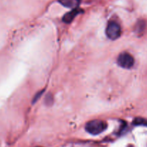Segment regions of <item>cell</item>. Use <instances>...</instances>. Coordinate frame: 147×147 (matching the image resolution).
<instances>
[{
    "label": "cell",
    "mask_w": 147,
    "mask_h": 147,
    "mask_svg": "<svg viewBox=\"0 0 147 147\" xmlns=\"http://www.w3.org/2000/svg\"><path fill=\"white\" fill-rule=\"evenodd\" d=\"M35 147H40V146H35Z\"/></svg>",
    "instance_id": "obj_6"
},
{
    "label": "cell",
    "mask_w": 147,
    "mask_h": 147,
    "mask_svg": "<svg viewBox=\"0 0 147 147\" xmlns=\"http://www.w3.org/2000/svg\"><path fill=\"white\" fill-rule=\"evenodd\" d=\"M107 128V123L102 120H93L86 124L85 129L92 135H98Z\"/></svg>",
    "instance_id": "obj_1"
},
{
    "label": "cell",
    "mask_w": 147,
    "mask_h": 147,
    "mask_svg": "<svg viewBox=\"0 0 147 147\" xmlns=\"http://www.w3.org/2000/svg\"><path fill=\"white\" fill-rule=\"evenodd\" d=\"M79 13H80L79 9H74L73 10L68 12L67 14H66V15H64V17H63V22H66V23H69V22H71V21L75 18V17L77 16Z\"/></svg>",
    "instance_id": "obj_5"
},
{
    "label": "cell",
    "mask_w": 147,
    "mask_h": 147,
    "mask_svg": "<svg viewBox=\"0 0 147 147\" xmlns=\"http://www.w3.org/2000/svg\"><path fill=\"white\" fill-rule=\"evenodd\" d=\"M118 63L124 69H130L134 64V59L130 53L123 52L119 55L118 58Z\"/></svg>",
    "instance_id": "obj_3"
},
{
    "label": "cell",
    "mask_w": 147,
    "mask_h": 147,
    "mask_svg": "<svg viewBox=\"0 0 147 147\" xmlns=\"http://www.w3.org/2000/svg\"><path fill=\"white\" fill-rule=\"evenodd\" d=\"M59 2L66 7L77 9L80 4L81 0H59Z\"/></svg>",
    "instance_id": "obj_4"
},
{
    "label": "cell",
    "mask_w": 147,
    "mask_h": 147,
    "mask_svg": "<svg viewBox=\"0 0 147 147\" xmlns=\"http://www.w3.org/2000/svg\"><path fill=\"white\" fill-rule=\"evenodd\" d=\"M121 27L117 22H110L106 28V35L111 40H115L121 35Z\"/></svg>",
    "instance_id": "obj_2"
}]
</instances>
